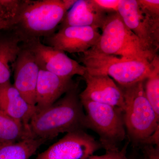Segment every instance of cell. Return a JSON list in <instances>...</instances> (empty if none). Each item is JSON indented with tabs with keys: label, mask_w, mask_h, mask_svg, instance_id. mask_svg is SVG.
<instances>
[{
	"label": "cell",
	"mask_w": 159,
	"mask_h": 159,
	"mask_svg": "<svg viewBox=\"0 0 159 159\" xmlns=\"http://www.w3.org/2000/svg\"><path fill=\"white\" fill-rule=\"evenodd\" d=\"M23 43L22 39L13 29L0 33V85L10 81Z\"/></svg>",
	"instance_id": "2e32d148"
},
{
	"label": "cell",
	"mask_w": 159,
	"mask_h": 159,
	"mask_svg": "<svg viewBox=\"0 0 159 159\" xmlns=\"http://www.w3.org/2000/svg\"><path fill=\"white\" fill-rule=\"evenodd\" d=\"M86 87L79 94L80 100H89L107 104L123 111L125 101L123 92L107 75H92L86 72L83 77Z\"/></svg>",
	"instance_id": "8fae6325"
},
{
	"label": "cell",
	"mask_w": 159,
	"mask_h": 159,
	"mask_svg": "<svg viewBox=\"0 0 159 159\" xmlns=\"http://www.w3.org/2000/svg\"><path fill=\"white\" fill-rule=\"evenodd\" d=\"M40 69L34 56L23 45L15 64L13 85L29 104L35 107V92Z\"/></svg>",
	"instance_id": "7c38bea8"
},
{
	"label": "cell",
	"mask_w": 159,
	"mask_h": 159,
	"mask_svg": "<svg viewBox=\"0 0 159 159\" xmlns=\"http://www.w3.org/2000/svg\"><path fill=\"white\" fill-rule=\"evenodd\" d=\"M46 142L29 137L19 142L0 143V159H29Z\"/></svg>",
	"instance_id": "e0dca14e"
},
{
	"label": "cell",
	"mask_w": 159,
	"mask_h": 159,
	"mask_svg": "<svg viewBox=\"0 0 159 159\" xmlns=\"http://www.w3.org/2000/svg\"><path fill=\"white\" fill-rule=\"evenodd\" d=\"M0 110L29 129V122L36 111L35 107L26 102L10 80L0 85Z\"/></svg>",
	"instance_id": "9a60e30c"
},
{
	"label": "cell",
	"mask_w": 159,
	"mask_h": 159,
	"mask_svg": "<svg viewBox=\"0 0 159 159\" xmlns=\"http://www.w3.org/2000/svg\"><path fill=\"white\" fill-rule=\"evenodd\" d=\"M118 13L143 47L153 55H158L159 15L143 9L137 0H120Z\"/></svg>",
	"instance_id": "52a82bcc"
},
{
	"label": "cell",
	"mask_w": 159,
	"mask_h": 159,
	"mask_svg": "<svg viewBox=\"0 0 159 159\" xmlns=\"http://www.w3.org/2000/svg\"><path fill=\"white\" fill-rule=\"evenodd\" d=\"M144 159H159V146L145 145L143 147Z\"/></svg>",
	"instance_id": "cb8c5ba5"
},
{
	"label": "cell",
	"mask_w": 159,
	"mask_h": 159,
	"mask_svg": "<svg viewBox=\"0 0 159 159\" xmlns=\"http://www.w3.org/2000/svg\"><path fill=\"white\" fill-rule=\"evenodd\" d=\"M76 85L72 77H61L40 70L35 92L36 111L51 106Z\"/></svg>",
	"instance_id": "4fadbf2b"
},
{
	"label": "cell",
	"mask_w": 159,
	"mask_h": 159,
	"mask_svg": "<svg viewBox=\"0 0 159 159\" xmlns=\"http://www.w3.org/2000/svg\"><path fill=\"white\" fill-rule=\"evenodd\" d=\"M96 44L82 53L89 56L123 60L152 61L157 55L143 47L138 38L125 26L118 12L109 13Z\"/></svg>",
	"instance_id": "3957f363"
},
{
	"label": "cell",
	"mask_w": 159,
	"mask_h": 159,
	"mask_svg": "<svg viewBox=\"0 0 159 159\" xmlns=\"http://www.w3.org/2000/svg\"><path fill=\"white\" fill-rule=\"evenodd\" d=\"M80 101L85 110L87 128L98 134L102 148L106 151L119 149L126 137L123 111L107 104Z\"/></svg>",
	"instance_id": "5b68a950"
},
{
	"label": "cell",
	"mask_w": 159,
	"mask_h": 159,
	"mask_svg": "<svg viewBox=\"0 0 159 159\" xmlns=\"http://www.w3.org/2000/svg\"><path fill=\"white\" fill-rule=\"evenodd\" d=\"M144 84L145 95L152 106L157 116L159 117V58L156 61L154 67Z\"/></svg>",
	"instance_id": "ffe728a7"
},
{
	"label": "cell",
	"mask_w": 159,
	"mask_h": 159,
	"mask_svg": "<svg viewBox=\"0 0 159 159\" xmlns=\"http://www.w3.org/2000/svg\"><path fill=\"white\" fill-rule=\"evenodd\" d=\"M75 0H24L15 24L11 29L17 32L23 43L47 38L62 21Z\"/></svg>",
	"instance_id": "7a4b0ae2"
},
{
	"label": "cell",
	"mask_w": 159,
	"mask_h": 159,
	"mask_svg": "<svg viewBox=\"0 0 159 159\" xmlns=\"http://www.w3.org/2000/svg\"><path fill=\"white\" fill-rule=\"evenodd\" d=\"M107 15L93 0L76 1L67 12L59 29L67 26H89L101 29Z\"/></svg>",
	"instance_id": "5bb4252c"
},
{
	"label": "cell",
	"mask_w": 159,
	"mask_h": 159,
	"mask_svg": "<svg viewBox=\"0 0 159 159\" xmlns=\"http://www.w3.org/2000/svg\"><path fill=\"white\" fill-rule=\"evenodd\" d=\"M89 26H67L45 38L47 45L69 53H84L97 43L101 34Z\"/></svg>",
	"instance_id": "30bf717a"
},
{
	"label": "cell",
	"mask_w": 159,
	"mask_h": 159,
	"mask_svg": "<svg viewBox=\"0 0 159 159\" xmlns=\"http://www.w3.org/2000/svg\"><path fill=\"white\" fill-rule=\"evenodd\" d=\"M128 143L124 145L121 150L107 151L105 154L101 156H90L85 159H129L126 156L127 146Z\"/></svg>",
	"instance_id": "44dd1931"
},
{
	"label": "cell",
	"mask_w": 159,
	"mask_h": 159,
	"mask_svg": "<svg viewBox=\"0 0 159 159\" xmlns=\"http://www.w3.org/2000/svg\"><path fill=\"white\" fill-rule=\"evenodd\" d=\"M140 6L152 14L159 15V0H137Z\"/></svg>",
	"instance_id": "603a6c76"
},
{
	"label": "cell",
	"mask_w": 159,
	"mask_h": 159,
	"mask_svg": "<svg viewBox=\"0 0 159 159\" xmlns=\"http://www.w3.org/2000/svg\"><path fill=\"white\" fill-rule=\"evenodd\" d=\"M78 88L76 84L51 106L36 111L29 124L31 137L47 141L60 134L88 129Z\"/></svg>",
	"instance_id": "6da1fadb"
},
{
	"label": "cell",
	"mask_w": 159,
	"mask_h": 159,
	"mask_svg": "<svg viewBox=\"0 0 159 159\" xmlns=\"http://www.w3.org/2000/svg\"><path fill=\"white\" fill-rule=\"evenodd\" d=\"M31 137L29 129L20 120L0 110V143L15 142Z\"/></svg>",
	"instance_id": "ac0fdd59"
},
{
	"label": "cell",
	"mask_w": 159,
	"mask_h": 159,
	"mask_svg": "<svg viewBox=\"0 0 159 159\" xmlns=\"http://www.w3.org/2000/svg\"><path fill=\"white\" fill-rule=\"evenodd\" d=\"M158 57V55L152 61H149L123 60L83 54L80 60L89 74L107 75L116 80L121 87H126L145 81L153 70Z\"/></svg>",
	"instance_id": "8992f818"
},
{
	"label": "cell",
	"mask_w": 159,
	"mask_h": 159,
	"mask_svg": "<svg viewBox=\"0 0 159 159\" xmlns=\"http://www.w3.org/2000/svg\"><path fill=\"white\" fill-rule=\"evenodd\" d=\"M102 148L85 130L68 133L34 159H85Z\"/></svg>",
	"instance_id": "9c48e42d"
},
{
	"label": "cell",
	"mask_w": 159,
	"mask_h": 159,
	"mask_svg": "<svg viewBox=\"0 0 159 159\" xmlns=\"http://www.w3.org/2000/svg\"><path fill=\"white\" fill-rule=\"evenodd\" d=\"M145 81L120 87L125 101L123 119L127 134L134 143L143 145L159 129V122L145 96Z\"/></svg>",
	"instance_id": "277c9868"
},
{
	"label": "cell",
	"mask_w": 159,
	"mask_h": 159,
	"mask_svg": "<svg viewBox=\"0 0 159 159\" xmlns=\"http://www.w3.org/2000/svg\"><path fill=\"white\" fill-rule=\"evenodd\" d=\"M99 8L106 13L118 12L120 0H93Z\"/></svg>",
	"instance_id": "7402d4cb"
},
{
	"label": "cell",
	"mask_w": 159,
	"mask_h": 159,
	"mask_svg": "<svg viewBox=\"0 0 159 159\" xmlns=\"http://www.w3.org/2000/svg\"><path fill=\"white\" fill-rule=\"evenodd\" d=\"M23 2L24 0H0V33L12 28Z\"/></svg>",
	"instance_id": "d6986e66"
},
{
	"label": "cell",
	"mask_w": 159,
	"mask_h": 159,
	"mask_svg": "<svg viewBox=\"0 0 159 159\" xmlns=\"http://www.w3.org/2000/svg\"><path fill=\"white\" fill-rule=\"evenodd\" d=\"M23 44L33 54L40 70L66 77H73L74 75L83 77L86 72L84 66L68 57L65 52L43 43L40 39Z\"/></svg>",
	"instance_id": "ba28073f"
}]
</instances>
